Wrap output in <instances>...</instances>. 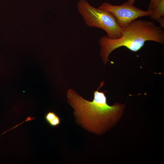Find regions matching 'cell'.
<instances>
[{"label": "cell", "mask_w": 164, "mask_h": 164, "mask_svg": "<svg viewBox=\"0 0 164 164\" xmlns=\"http://www.w3.org/2000/svg\"><path fill=\"white\" fill-rule=\"evenodd\" d=\"M104 84L101 82L94 91L92 101L87 100L73 89L67 93V102L74 110L75 121L88 132L98 135L105 133L114 126L122 117L125 104L116 103L108 105L105 93L99 89Z\"/></svg>", "instance_id": "cell-1"}, {"label": "cell", "mask_w": 164, "mask_h": 164, "mask_svg": "<svg viewBox=\"0 0 164 164\" xmlns=\"http://www.w3.org/2000/svg\"><path fill=\"white\" fill-rule=\"evenodd\" d=\"M147 41L163 44V30L153 22L135 20L122 29V36L120 38L110 39L107 36L100 38L99 43L101 46V58L105 65L107 63L111 62L108 57L115 49L124 46L131 51L136 52L140 50Z\"/></svg>", "instance_id": "cell-2"}, {"label": "cell", "mask_w": 164, "mask_h": 164, "mask_svg": "<svg viewBox=\"0 0 164 164\" xmlns=\"http://www.w3.org/2000/svg\"><path fill=\"white\" fill-rule=\"evenodd\" d=\"M77 7L88 26L104 30L109 39H114L121 37L122 29L118 25L110 12L93 7L86 0H80Z\"/></svg>", "instance_id": "cell-3"}, {"label": "cell", "mask_w": 164, "mask_h": 164, "mask_svg": "<svg viewBox=\"0 0 164 164\" xmlns=\"http://www.w3.org/2000/svg\"><path fill=\"white\" fill-rule=\"evenodd\" d=\"M98 8L110 12L114 18L118 25L121 29L139 17L150 16L151 14L150 11L142 10L134 5L133 3L128 1L118 5L104 2Z\"/></svg>", "instance_id": "cell-4"}, {"label": "cell", "mask_w": 164, "mask_h": 164, "mask_svg": "<svg viewBox=\"0 0 164 164\" xmlns=\"http://www.w3.org/2000/svg\"><path fill=\"white\" fill-rule=\"evenodd\" d=\"M148 10L151 12V19L157 21L164 16V0H150Z\"/></svg>", "instance_id": "cell-5"}, {"label": "cell", "mask_w": 164, "mask_h": 164, "mask_svg": "<svg viewBox=\"0 0 164 164\" xmlns=\"http://www.w3.org/2000/svg\"><path fill=\"white\" fill-rule=\"evenodd\" d=\"M46 121L51 126L56 127L61 123L60 118L54 112L50 111L45 115Z\"/></svg>", "instance_id": "cell-6"}, {"label": "cell", "mask_w": 164, "mask_h": 164, "mask_svg": "<svg viewBox=\"0 0 164 164\" xmlns=\"http://www.w3.org/2000/svg\"><path fill=\"white\" fill-rule=\"evenodd\" d=\"M157 22L159 23L161 28H164V17L161 18L160 19L157 21Z\"/></svg>", "instance_id": "cell-7"}, {"label": "cell", "mask_w": 164, "mask_h": 164, "mask_svg": "<svg viewBox=\"0 0 164 164\" xmlns=\"http://www.w3.org/2000/svg\"><path fill=\"white\" fill-rule=\"evenodd\" d=\"M135 0H128V2L130 3H134Z\"/></svg>", "instance_id": "cell-8"}]
</instances>
